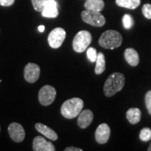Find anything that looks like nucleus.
I'll return each instance as SVG.
<instances>
[{"label":"nucleus","instance_id":"obj_1","mask_svg":"<svg viewBox=\"0 0 151 151\" xmlns=\"http://www.w3.org/2000/svg\"><path fill=\"white\" fill-rule=\"evenodd\" d=\"M125 77L121 73H111L106 81L104 86V92L106 97H112L117 92L120 91L124 86Z\"/></svg>","mask_w":151,"mask_h":151},{"label":"nucleus","instance_id":"obj_2","mask_svg":"<svg viewBox=\"0 0 151 151\" xmlns=\"http://www.w3.org/2000/svg\"><path fill=\"white\" fill-rule=\"evenodd\" d=\"M83 106V101L80 98H71L65 101L62 105L61 113L65 118H74L82 111Z\"/></svg>","mask_w":151,"mask_h":151},{"label":"nucleus","instance_id":"obj_3","mask_svg":"<svg viewBox=\"0 0 151 151\" xmlns=\"http://www.w3.org/2000/svg\"><path fill=\"white\" fill-rule=\"evenodd\" d=\"M122 37L116 30L105 31L99 39V44L106 49H115L121 46Z\"/></svg>","mask_w":151,"mask_h":151},{"label":"nucleus","instance_id":"obj_4","mask_svg":"<svg viewBox=\"0 0 151 151\" xmlns=\"http://www.w3.org/2000/svg\"><path fill=\"white\" fill-rule=\"evenodd\" d=\"M91 41V34L86 30H81L76 34L73 40L72 46L73 50L79 53L84 52L90 46Z\"/></svg>","mask_w":151,"mask_h":151},{"label":"nucleus","instance_id":"obj_5","mask_svg":"<svg viewBox=\"0 0 151 151\" xmlns=\"http://www.w3.org/2000/svg\"><path fill=\"white\" fill-rule=\"evenodd\" d=\"M81 18L85 22L94 26V27H102L106 23L104 16L100 12L90 10H85L81 13Z\"/></svg>","mask_w":151,"mask_h":151},{"label":"nucleus","instance_id":"obj_6","mask_svg":"<svg viewBox=\"0 0 151 151\" xmlns=\"http://www.w3.org/2000/svg\"><path fill=\"white\" fill-rule=\"evenodd\" d=\"M56 90L51 86H44L39 92V101L41 105L48 106L53 102L56 97Z\"/></svg>","mask_w":151,"mask_h":151},{"label":"nucleus","instance_id":"obj_7","mask_svg":"<svg viewBox=\"0 0 151 151\" xmlns=\"http://www.w3.org/2000/svg\"><path fill=\"white\" fill-rule=\"evenodd\" d=\"M66 38L65 30L62 27H57L49 34L48 41L52 48H58L62 46Z\"/></svg>","mask_w":151,"mask_h":151},{"label":"nucleus","instance_id":"obj_8","mask_svg":"<svg viewBox=\"0 0 151 151\" xmlns=\"http://www.w3.org/2000/svg\"><path fill=\"white\" fill-rule=\"evenodd\" d=\"M8 132L11 139L16 143L22 142L25 137V132L23 127L18 122H12L9 124Z\"/></svg>","mask_w":151,"mask_h":151},{"label":"nucleus","instance_id":"obj_9","mask_svg":"<svg viewBox=\"0 0 151 151\" xmlns=\"http://www.w3.org/2000/svg\"><path fill=\"white\" fill-rule=\"evenodd\" d=\"M40 67L35 63H28L24 69V77L28 83H35L40 76Z\"/></svg>","mask_w":151,"mask_h":151},{"label":"nucleus","instance_id":"obj_10","mask_svg":"<svg viewBox=\"0 0 151 151\" xmlns=\"http://www.w3.org/2000/svg\"><path fill=\"white\" fill-rule=\"evenodd\" d=\"M33 150L35 151H55V147L51 142L47 141L41 136H37L34 139Z\"/></svg>","mask_w":151,"mask_h":151},{"label":"nucleus","instance_id":"obj_11","mask_svg":"<svg viewBox=\"0 0 151 151\" xmlns=\"http://www.w3.org/2000/svg\"><path fill=\"white\" fill-rule=\"evenodd\" d=\"M111 136V129L106 123L99 124L95 132V139L100 144H104L109 141Z\"/></svg>","mask_w":151,"mask_h":151},{"label":"nucleus","instance_id":"obj_12","mask_svg":"<svg viewBox=\"0 0 151 151\" xmlns=\"http://www.w3.org/2000/svg\"><path fill=\"white\" fill-rule=\"evenodd\" d=\"M58 14L57 1L55 0H47L45 8L42 11V16L45 18H54L58 17Z\"/></svg>","mask_w":151,"mask_h":151},{"label":"nucleus","instance_id":"obj_13","mask_svg":"<svg viewBox=\"0 0 151 151\" xmlns=\"http://www.w3.org/2000/svg\"><path fill=\"white\" fill-rule=\"evenodd\" d=\"M93 113L89 109L84 110L79 113L78 118V124L81 129L88 127L93 120Z\"/></svg>","mask_w":151,"mask_h":151},{"label":"nucleus","instance_id":"obj_14","mask_svg":"<svg viewBox=\"0 0 151 151\" xmlns=\"http://www.w3.org/2000/svg\"><path fill=\"white\" fill-rule=\"evenodd\" d=\"M35 128L38 132H40L41 134H42L43 135H44L45 137L50 139V140L56 141L58 139V136L56 132L51 128L45 125V124L38 122V123L35 124Z\"/></svg>","mask_w":151,"mask_h":151},{"label":"nucleus","instance_id":"obj_15","mask_svg":"<svg viewBox=\"0 0 151 151\" xmlns=\"http://www.w3.org/2000/svg\"><path fill=\"white\" fill-rule=\"evenodd\" d=\"M124 58L129 65L136 67L139 65V56L137 51L134 48L126 49L124 53Z\"/></svg>","mask_w":151,"mask_h":151},{"label":"nucleus","instance_id":"obj_16","mask_svg":"<svg viewBox=\"0 0 151 151\" xmlns=\"http://www.w3.org/2000/svg\"><path fill=\"white\" fill-rule=\"evenodd\" d=\"M104 5L103 0H86L84 6L87 10L101 12L104 8Z\"/></svg>","mask_w":151,"mask_h":151},{"label":"nucleus","instance_id":"obj_17","mask_svg":"<svg viewBox=\"0 0 151 151\" xmlns=\"http://www.w3.org/2000/svg\"><path fill=\"white\" fill-rule=\"evenodd\" d=\"M126 116L130 123L135 124L140 121L141 117V111L138 108H131L127 111Z\"/></svg>","mask_w":151,"mask_h":151},{"label":"nucleus","instance_id":"obj_18","mask_svg":"<svg viewBox=\"0 0 151 151\" xmlns=\"http://www.w3.org/2000/svg\"><path fill=\"white\" fill-rule=\"evenodd\" d=\"M106 69V59L105 56L102 52H99L97 54V58L96 60V67L94 69V72L96 74L99 75L105 71Z\"/></svg>","mask_w":151,"mask_h":151},{"label":"nucleus","instance_id":"obj_19","mask_svg":"<svg viewBox=\"0 0 151 151\" xmlns=\"http://www.w3.org/2000/svg\"><path fill=\"white\" fill-rule=\"evenodd\" d=\"M116 4L120 7L135 9L141 4V0H116Z\"/></svg>","mask_w":151,"mask_h":151},{"label":"nucleus","instance_id":"obj_20","mask_svg":"<svg viewBox=\"0 0 151 151\" xmlns=\"http://www.w3.org/2000/svg\"><path fill=\"white\" fill-rule=\"evenodd\" d=\"M139 138L143 141H148L151 139V129L150 128L145 127L141 130Z\"/></svg>","mask_w":151,"mask_h":151},{"label":"nucleus","instance_id":"obj_21","mask_svg":"<svg viewBox=\"0 0 151 151\" xmlns=\"http://www.w3.org/2000/svg\"><path fill=\"white\" fill-rule=\"evenodd\" d=\"M47 0H32L34 8L37 11L42 12L46 6Z\"/></svg>","mask_w":151,"mask_h":151},{"label":"nucleus","instance_id":"obj_22","mask_svg":"<svg viewBox=\"0 0 151 151\" xmlns=\"http://www.w3.org/2000/svg\"><path fill=\"white\" fill-rule=\"evenodd\" d=\"M122 23H123V26L125 29H129L132 27L134 22L129 14H125L122 18Z\"/></svg>","mask_w":151,"mask_h":151},{"label":"nucleus","instance_id":"obj_23","mask_svg":"<svg viewBox=\"0 0 151 151\" xmlns=\"http://www.w3.org/2000/svg\"><path fill=\"white\" fill-rule=\"evenodd\" d=\"M97 54L98 53L97 52V50L95 48H92V47H90L87 50V56H88V59L91 62H96V60H97Z\"/></svg>","mask_w":151,"mask_h":151},{"label":"nucleus","instance_id":"obj_24","mask_svg":"<svg viewBox=\"0 0 151 151\" xmlns=\"http://www.w3.org/2000/svg\"><path fill=\"white\" fill-rule=\"evenodd\" d=\"M142 13L145 18L147 19H151V4H146L142 7Z\"/></svg>","mask_w":151,"mask_h":151},{"label":"nucleus","instance_id":"obj_25","mask_svg":"<svg viewBox=\"0 0 151 151\" xmlns=\"http://www.w3.org/2000/svg\"><path fill=\"white\" fill-rule=\"evenodd\" d=\"M145 102H146L147 110L149 114L151 115V90L146 93V97H145Z\"/></svg>","mask_w":151,"mask_h":151},{"label":"nucleus","instance_id":"obj_26","mask_svg":"<svg viewBox=\"0 0 151 151\" xmlns=\"http://www.w3.org/2000/svg\"><path fill=\"white\" fill-rule=\"evenodd\" d=\"M15 0H0V5L3 6H10L14 4Z\"/></svg>","mask_w":151,"mask_h":151},{"label":"nucleus","instance_id":"obj_27","mask_svg":"<svg viewBox=\"0 0 151 151\" xmlns=\"http://www.w3.org/2000/svg\"><path fill=\"white\" fill-rule=\"evenodd\" d=\"M65 151H83V150L81 148L70 146V147H67V148H66L65 149Z\"/></svg>","mask_w":151,"mask_h":151},{"label":"nucleus","instance_id":"obj_28","mask_svg":"<svg viewBox=\"0 0 151 151\" xmlns=\"http://www.w3.org/2000/svg\"><path fill=\"white\" fill-rule=\"evenodd\" d=\"M38 29H39V31L40 32H43L45 30V26L44 25L39 26V27H38Z\"/></svg>","mask_w":151,"mask_h":151},{"label":"nucleus","instance_id":"obj_29","mask_svg":"<svg viewBox=\"0 0 151 151\" xmlns=\"http://www.w3.org/2000/svg\"><path fill=\"white\" fill-rule=\"evenodd\" d=\"M148 151H151V143H150V145H149L148 148Z\"/></svg>","mask_w":151,"mask_h":151},{"label":"nucleus","instance_id":"obj_30","mask_svg":"<svg viewBox=\"0 0 151 151\" xmlns=\"http://www.w3.org/2000/svg\"><path fill=\"white\" fill-rule=\"evenodd\" d=\"M0 131H1V127H0Z\"/></svg>","mask_w":151,"mask_h":151}]
</instances>
